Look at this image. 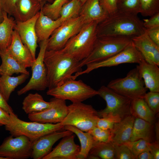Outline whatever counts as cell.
Masks as SVG:
<instances>
[{
    "instance_id": "1",
    "label": "cell",
    "mask_w": 159,
    "mask_h": 159,
    "mask_svg": "<svg viewBox=\"0 0 159 159\" xmlns=\"http://www.w3.org/2000/svg\"><path fill=\"white\" fill-rule=\"evenodd\" d=\"M44 62L47 71L48 89L73 79V74L82 70L79 66L80 62L61 50H46Z\"/></svg>"
},
{
    "instance_id": "2",
    "label": "cell",
    "mask_w": 159,
    "mask_h": 159,
    "mask_svg": "<svg viewBox=\"0 0 159 159\" xmlns=\"http://www.w3.org/2000/svg\"><path fill=\"white\" fill-rule=\"evenodd\" d=\"M143 21L138 14L117 11L98 24L97 37L119 36L132 38L144 32Z\"/></svg>"
},
{
    "instance_id": "3",
    "label": "cell",
    "mask_w": 159,
    "mask_h": 159,
    "mask_svg": "<svg viewBox=\"0 0 159 159\" xmlns=\"http://www.w3.org/2000/svg\"><path fill=\"white\" fill-rule=\"evenodd\" d=\"M98 24L93 21L85 24L61 50L79 62L86 58L91 52L97 38Z\"/></svg>"
},
{
    "instance_id": "4",
    "label": "cell",
    "mask_w": 159,
    "mask_h": 159,
    "mask_svg": "<svg viewBox=\"0 0 159 159\" xmlns=\"http://www.w3.org/2000/svg\"><path fill=\"white\" fill-rule=\"evenodd\" d=\"M132 43L131 38L119 36L97 37L93 49L86 58L80 61L82 68L87 64L101 61L120 52Z\"/></svg>"
},
{
    "instance_id": "5",
    "label": "cell",
    "mask_w": 159,
    "mask_h": 159,
    "mask_svg": "<svg viewBox=\"0 0 159 159\" xmlns=\"http://www.w3.org/2000/svg\"><path fill=\"white\" fill-rule=\"evenodd\" d=\"M10 115L11 122L5 126V128L14 137L23 135L33 142L48 134L64 130V126L61 122L52 124L28 122L19 119L14 112Z\"/></svg>"
},
{
    "instance_id": "6",
    "label": "cell",
    "mask_w": 159,
    "mask_h": 159,
    "mask_svg": "<svg viewBox=\"0 0 159 159\" xmlns=\"http://www.w3.org/2000/svg\"><path fill=\"white\" fill-rule=\"evenodd\" d=\"M67 107V114L61 122L63 125H72L85 132L96 126L100 117L98 111L91 105L78 102L72 103Z\"/></svg>"
},
{
    "instance_id": "7",
    "label": "cell",
    "mask_w": 159,
    "mask_h": 159,
    "mask_svg": "<svg viewBox=\"0 0 159 159\" xmlns=\"http://www.w3.org/2000/svg\"><path fill=\"white\" fill-rule=\"evenodd\" d=\"M47 95L72 103L82 102L96 95H98V91L92 88L82 80L70 79L61 85L48 89Z\"/></svg>"
},
{
    "instance_id": "8",
    "label": "cell",
    "mask_w": 159,
    "mask_h": 159,
    "mask_svg": "<svg viewBox=\"0 0 159 159\" xmlns=\"http://www.w3.org/2000/svg\"><path fill=\"white\" fill-rule=\"evenodd\" d=\"M107 86L131 100L143 98L148 89L137 67L129 71L125 77L112 80Z\"/></svg>"
},
{
    "instance_id": "9",
    "label": "cell",
    "mask_w": 159,
    "mask_h": 159,
    "mask_svg": "<svg viewBox=\"0 0 159 159\" xmlns=\"http://www.w3.org/2000/svg\"><path fill=\"white\" fill-rule=\"evenodd\" d=\"M98 91V95L106 103L105 109L98 111L100 118L117 116L122 120L131 115V100L118 94L107 86H102Z\"/></svg>"
},
{
    "instance_id": "10",
    "label": "cell",
    "mask_w": 159,
    "mask_h": 159,
    "mask_svg": "<svg viewBox=\"0 0 159 159\" xmlns=\"http://www.w3.org/2000/svg\"><path fill=\"white\" fill-rule=\"evenodd\" d=\"M85 24L82 17L80 15L63 22L48 39L46 50L62 49L68 41L77 34Z\"/></svg>"
},
{
    "instance_id": "11",
    "label": "cell",
    "mask_w": 159,
    "mask_h": 159,
    "mask_svg": "<svg viewBox=\"0 0 159 159\" xmlns=\"http://www.w3.org/2000/svg\"><path fill=\"white\" fill-rule=\"evenodd\" d=\"M48 39L39 42L40 50L38 56L31 67L32 77L27 84L17 92L18 95L26 93L32 90L42 91L48 87L47 71L44 62Z\"/></svg>"
},
{
    "instance_id": "12",
    "label": "cell",
    "mask_w": 159,
    "mask_h": 159,
    "mask_svg": "<svg viewBox=\"0 0 159 159\" xmlns=\"http://www.w3.org/2000/svg\"><path fill=\"white\" fill-rule=\"evenodd\" d=\"M143 59L132 43L124 49L115 55L105 59L87 64L86 68L73 76L75 80L80 75L87 74L93 70L102 67L116 66L124 63L139 64Z\"/></svg>"
},
{
    "instance_id": "13",
    "label": "cell",
    "mask_w": 159,
    "mask_h": 159,
    "mask_svg": "<svg viewBox=\"0 0 159 159\" xmlns=\"http://www.w3.org/2000/svg\"><path fill=\"white\" fill-rule=\"evenodd\" d=\"M32 142L21 135L6 137L0 145V157L7 159H25L31 158Z\"/></svg>"
},
{
    "instance_id": "14",
    "label": "cell",
    "mask_w": 159,
    "mask_h": 159,
    "mask_svg": "<svg viewBox=\"0 0 159 159\" xmlns=\"http://www.w3.org/2000/svg\"><path fill=\"white\" fill-rule=\"evenodd\" d=\"M50 101V106L45 110L39 112L28 115L31 121L42 123L55 124L61 122L66 116L68 107L65 100L54 97Z\"/></svg>"
},
{
    "instance_id": "15",
    "label": "cell",
    "mask_w": 159,
    "mask_h": 159,
    "mask_svg": "<svg viewBox=\"0 0 159 159\" xmlns=\"http://www.w3.org/2000/svg\"><path fill=\"white\" fill-rule=\"evenodd\" d=\"M73 133L68 130H62L53 132L40 137L32 142L31 158L42 159L50 152L53 145L57 141Z\"/></svg>"
},
{
    "instance_id": "16",
    "label": "cell",
    "mask_w": 159,
    "mask_h": 159,
    "mask_svg": "<svg viewBox=\"0 0 159 159\" xmlns=\"http://www.w3.org/2000/svg\"><path fill=\"white\" fill-rule=\"evenodd\" d=\"M40 12L32 18L24 21H16L14 29L18 32L23 44L30 50L34 59L37 47L38 39L35 26Z\"/></svg>"
},
{
    "instance_id": "17",
    "label": "cell",
    "mask_w": 159,
    "mask_h": 159,
    "mask_svg": "<svg viewBox=\"0 0 159 159\" xmlns=\"http://www.w3.org/2000/svg\"><path fill=\"white\" fill-rule=\"evenodd\" d=\"M132 43L147 62L159 65V46L153 41L144 32L132 37Z\"/></svg>"
},
{
    "instance_id": "18",
    "label": "cell",
    "mask_w": 159,
    "mask_h": 159,
    "mask_svg": "<svg viewBox=\"0 0 159 159\" xmlns=\"http://www.w3.org/2000/svg\"><path fill=\"white\" fill-rule=\"evenodd\" d=\"M73 134L63 138L59 143L42 159H77L80 147L75 143Z\"/></svg>"
},
{
    "instance_id": "19",
    "label": "cell",
    "mask_w": 159,
    "mask_h": 159,
    "mask_svg": "<svg viewBox=\"0 0 159 159\" xmlns=\"http://www.w3.org/2000/svg\"><path fill=\"white\" fill-rule=\"evenodd\" d=\"M7 50L10 54L26 68L31 67L35 60L30 50L23 43L18 33L15 29L11 43Z\"/></svg>"
},
{
    "instance_id": "20",
    "label": "cell",
    "mask_w": 159,
    "mask_h": 159,
    "mask_svg": "<svg viewBox=\"0 0 159 159\" xmlns=\"http://www.w3.org/2000/svg\"><path fill=\"white\" fill-rule=\"evenodd\" d=\"M44 4L37 0H18L12 16L16 21H26L39 12Z\"/></svg>"
},
{
    "instance_id": "21",
    "label": "cell",
    "mask_w": 159,
    "mask_h": 159,
    "mask_svg": "<svg viewBox=\"0 0 159 159\" xmlns=\"http://www.w3.org/2000/svg\"><path fill=\"white\" fill-rule=\"evenodd\" d=\"M135 117L129 115L115 123L111 130V142L114 145L125 144L130 141Z\"/></svg>"
},
{
    "instance_id": "22",
    "label": "cell",
    "mask_w": 159,
    "mask_h": 159,
    "mask_svg": "<svg viewBox=\"0 0 159 159\" xmlns=\"http://www.w3.org/2000/svg\"><path fill=\"white\" fill-rule=\"evenodd\" d=\"M137 67L144 81L145 87L150 91L159 92L158 66L149 63L143 59Z\"/></svg>"
},
{
    "instance_id": "23",
    "label": "cell",
    "mask_w": 159,
    "mask_h": 159,
    "mask_svg": "<svg viewBox=\"0 0 159 159\" xmlns=\"http://www.w3.org/2000/svg\"><path fill=\"white\" fill-rule=\"evenodd\" d=\"M79 15L82 17L86 24L93 21L98 24L109 15L101 6L99 0H86L82 6Z\"/></svg>"
},
{
    "instance_id": "24",
    "label": "cell",
    "mask_w": 159,
    "mask_h": 159,
    "mask_svg": "<svg viewBox=\"0 0 159 159\" xmlns=\"http://www.w3.org/2000/svg\"><path fill=\"white\" fill-rule=\"evenodd\" d=\"M63 22L60 17L53 20L44 15L41 10L35 26L38 42L48 39L54 31Z\"/></svg>"
},
{
    "instance_id": "25",
    "label": "cell",
    "mask_w": 159,
    "mask_h": 159,
    "mask_svg": "<svg viewBox=\"0 0 159 159\" xmlns=\"http://www.w3.org/2000/svg\"><path fill=\"white\" fill-rule=\"evenodd\" d=\"M2 63L0 66V74L11 76L14 73L29 74L26 68L21 65L9 53L7 49L0 51Z\"/></svg>"
},
{
    "instance_id": "26",
    "label": "cell",
    "mask_w": 159,
    "mask_h": 159,
    "mask_svg": "<svg viewBox=\"0 0 159 159\" xmlns=\"http://www.w3.org/2000/svg\"><path fill=\"white\" fill-rule=\"evenodd\" d=\"M3 19L0 23V51L6 50L11 42L16 21L3 11Z\"/></svg>"
},
{
    "instance_id": "27",
    "label": "cell",
    "mask_w": 159,
    "mask_h": 159,
    "mask_svg": "<svg viewBox=\"0 0 159 159\" xmlns=\"http://www.w3.org/2000/svg\"><path fill=\"white\" fill-rule=\"evenodd\" d=\"M64 129L70 130L75 134L80 140V149L77 159H87L90 150L96 142L92 136L89 132L83 131L71 125H64Z\"/></svg>"
},
{
    "instance_id": "28",
    "label": "cell",
    "mask_w": 159,
    "mask_h": 159,
    "mask_svg": "<svg viewBox=\"0 0 159 159\" xmlns=\"http://www.w3.org/2000/svg\"><path fill=\"white\" fill-rule=\"evenodd\" d=\"M29 74L22 73L16 77L2 75L0 77V91L5 100L8 101L11 93L19 85L29 78Z\"/></svg>"
},
{
    "instance_id": "29",
    "label": "cell",
    "mask_w": 159,
    "mask_h": 159,
    "mask_svg": "<svg viewBox=\"0 0 159 159\" xmlns=\"http://www.w3.org/2000/svg\"><path fill=\"white\" fill-rule=\"evenodd\" d=\"M130 111L131 115L135 118L142 119L151 125L155 122L156 114L150 108L143 98L132 100Z\"/></svg>"
},
{
    "instance_id": "30",
    "label": "cell",
    "mask_w": 159,
    "mask_h": 159,
    "mask_svg": "<svg viewBox=\"0 0 159 159\" xmlns=\"http://www.w3.org/2000/svg\"><path fill=\"white\" fill-rule=\"evenodd\" d=\"M51 102H47L42 96L37 93H29L24 99L22 103V108L28 115L42 111L48 108Z\"/></svg>"
},
{
    "instance_id": "31",
    "label": "cell",
    "mask_w": 159,
    "mask_h": 159,
    "mask_svg": "<svg viewBox=\"0 0 159 159\" xmlns=\"http://www.w3.org/2000/svg\"><path fill=\"white\" fill-rule=\"evenodd\" d=\"M87 158L115 159L114 144L111 142H95Z\"/></svg>"
},
{
    "instance_id": "32",
    "label": "cell",
    "mask_w": 159,
    "mask_h": 159,
    "mask_svg": "<svg viewBox=\"0 0 159 159\" xmlns=\"http://www.w3.org/2000/svg\"><path fill=\"white\" fill-rule=\"evenodd\" d=\"M151 125L148 122L140 118H135L130 141L140 139L150 142L151 140Z\"/></svg>"
},
{
    "instance_id": "33",
    "label": "cell",
    "mask_w": 159,
    "mask_h": 159,
    "mask_svg": "<svg viewBox=\"0 0 159 159\" xmlns=\"http://www.w3.org/2000/svg\"><path fill=\"white\" fill-rule=\"evenodd\" d=\"M82 5L80 0H70L64 4L60 13L62 22L79 16Z\"/></svg>"
},
{
    "instance_id": "34",
    "label": "cell",
    "mask_w": 159,
    "mask_h": 159,
    "mask_svg": "<svg viewBox=\"0 0 159 159\" xmlns=\"http://www.w3.org/2000/svg\"><path fill=\"white\" fill-rule=\"evenodd\" d=\"M70 0H54L52 3H45L41 11L45 15L53 20L60 17V13L63 6Z\"/></svg>"
},
{
    "instance_id": "35",
    "label": "cell",
    "mask_w": 159,
    "mask_h": 159,
    "mask_svg": "<svg viewBox=\"0 0 159 159\" xmlns=\"http://www.w3.org/2000/svg\"><path fill=\"white\" fill-rule=\"evenodd\" d=\"M159 12V0H140L139 13L150 17Z\"/></svg>"
},
{
    "instance_id": "36",
    "label": "cell",
    "mask_w": 159,
    "mask_h": 159,
    "mask_svg": "<svg viewBox=\"0 0 159 159\" xmlns=\"http://www.w3.org/2000/svg\"><path fill=\"white\" fill-rule=\"evenodd\" d=\"M140 0H117V11L138 14L139 13Z\"/></svg>"
},
{
    "instance_id": "37",
    "label": "cell",
    "mask_w": 159,
    "mask_h": 159,
    "mask_svg": "<svg viewBox=\"0 0 159 159\" xmlns=\"http://www.w3.org/2000/svg\"><path fill=\"white\" fill-rule=\"evenodd\" d=\"M147 142L143 139L134 141H129L125 143L130 150L134 159H136L141 153L146 151H150L148 146Z\"/></svg>"
},
{
    "instance_id": "38",
    "label": "cell",
    "mask_w": 159,
    "mask_h": 159,
    "mask_svg": "<svg viewBox=\"0 0 159 159\" xmlns=\"http://www.w3.org/2000/svg\"><path fill=\"white\" fill-rule=\"evenodd\" d=\"M88 132L96 142H111V130H103L96 126Z\"/></svg>"
},
{
    "instance_id": "39",
    "label": "cell",
    "mask_w": 159,
    "mask_h": 159,
    "mask_svg": "<svg viewBox=\"0 0 159 159\" xmlns=\"http://www.w3.org/2000/svg\"><path fill=\"white\" fill-rule=\"evenodd\" d=\"M143 99L151 110L156 114L159 111V92L150 91Z\"/></svg>"
},
{
    "instance_id": "40",
    "label": "cell",
    "mask_w": 159,
    "mask_h": 159,
    "mask_svg": "<svg viewBox=\"0 0 159 159\" xmlns=\"http://www.w3.org/2000/svg\"><path fill=\"white\" fill-rule=\"evenodd\" d=\"M121 120L117 116L100 118L97 121L96 126L103 130H111L115 123L119 122Z\"/></svg>"
},
{
    "instance_id": "41",
    "label": "cell",
    "mask_w": 159,
    "mask_h": 159,
    "mask_svg": "<svg viewBox=\"0 0 159 159\" xmlns=\"http://www.w3.org/2000/svg\"><path fill=\"white\" fill-rule=\"evenodd\" d=\"M114 145L115 159H134L130 150L125 144Z\"/></svg>"
},
{
    "instance_id": "42",
    "label": "cell",
    "mask_w": 159,
    "mask_h": 159,
    "mask_svg": "<svg viewBox=\"0 0 159 159\" xmlns=\"http://www.w3.org/2000/svg\"><path fill=\"white\" fill-rule=\"evenodd\" d=\"M99 1L102 7L109 15L117 11V0H99Z\"/></svg>"
},
{
    "instance_id": "43",
    "label": "cell",
    "mask_w": 159,
    "mask_h": 159,
    "mask_svg": "<svg viewBox=\"0 0 159 159\" xmlns=\"http://www.w3.org/2000/svg\"><path fill=\"white\" fill-rule=\"evenodd\" d=\"M143 25L145 29H151L159 27V12L150 16L149 19H144Z\"/></svg>"
},
{
    "instance_id": "44",
    "label": "cell",
    "mask_w": 159,
    "mask_h": 159,
    "mask_svg": "<svg viewBox=\"0 0 159 159\" xmlns=\"http://www.w3.org/2000/svg\"><path fill=\"white\" fill-rule=\"evenodd\" d=\"M18 0H1L2 10L9 16H12Z\"/></svg>"
},
{
    "instance_id": "45",
    "label": "cell",
    "mask_w": 159,
    "mask_h": 159,
    "mask_svg": "<svg viewBox=\"0 0 159 159\" xmlns=\"http://www.w3.org/2000/svg\"><path fill=\"white\" fill-rule=\"evenodd\" d=\"M144 31L150 39L159 46V27L151 29L145 28Z\"/></svg>"
},
{
    "instance_id": "46",
    "label": "cell",
    "mask_w": 159,
    "mask_h": 159,
    "mask_svg": "<svg viewBox=\"0 0 159 159\" xmlns=\"http://www.w3.org/2000/svg\"><path fill=\"white\" fill-rule=\"evenodd\" d=\"M11 122L10 114L0 107V126L8 125Z\"/></svg>"
},
{
    "instance_id": "47",
    "label": "cell",
    "mask_w": 159,
    "mask_h": 159,
    "mask_svg": "<svg viewBox=\"0 0 159 159\" xmlns=\"http://www.w3.org/2000/svg\"><path fill=\"white\" fill-rule=\"evenodd\" d=\"M147 145L150 152L153 156L154 159H159V142L156 141L153 143L148 142Z\"/></svg>"
},
{
    "instance_id": "48",
    "label": "cell",
    "mask_w": 159,
    "mask_h": 159,
    "mask_svg": "<svg viewBox=\"0 0 159 159\" xmlns=\"http://www.w3.org/2000/svg\"><path fill=\"white\" fill-rule=\"evenodd\" d=\"M7 102L3 97L0 91V107L10 114L14 112L12 108L8 104Z\"/></svg>"
},
{
    "instance_id": "49",
    "label": "cell",
    "mask_w": 159,
    "mask_h": 159,
    "mask_svg": "<svg viewBox=\"0 0 159 159\" xmlns=\"http://www.w3.org/2000/svg\"><path fill=\"white\" fill-rule=\"evenodd\" d=\"M136 159H154V158L150 151H146L139 154Z\"/></svg>"
},
{
    "instance_id": "50",
    "label": "cell",
    "mask_w": 159,
    "mask_h": 159,
    "mask_svg": "<svg viewBox=\"0 0 159 159\" xmlns=\"http://www.w3.org/2000/svg\"><path fill=\"white\" fill-rule=\"evenodd\" d=\"M155 130L156 132V141L159 142V124L158 122L156 124L155 127Z\"/></svg>"
},
{
    "instance_id": "51",
    "label": "cell",
    "mask_w": 159,
    "mask_h": 159,
    "mask_svg": "<svg viewBox=\"0 0 159 159\" xmlns=\"http://www.w3.org/2000/svg\"><path fill=\"white\" fill-rule=\"evenodd\" d=\"M3 11L2 10L0 0V23L3 20Z\"/></svg>"
},
{
    "instance_id": "52",
    "label": "cell",
    "mask_w": 159,
    "mask_h": 159,
    "mask_svg": "<svg viewBox=\"0 0 159 159\" xmlns=\"http://www.w3.org/2000/svg\"><path fill=\"white\" fill-rule=\"evenodd\" d=\"M41 2L44 3H45L46 2H48V3H52L54 0H37Z\"/></svg>"
},
{
    "instance_id": "53",
    "label": "cell",
    "mask_w": 159,
    "mask_h": 159,
    "mask_svg": "<svg viewBox=\"0 0 159 159\" xmlns=\"http://www.w3.org/2000/svg\"><path fill=\"white\" fill-rule=\"evenodd\" d=\"M82 3V5L84 3L86 0H80Z\"/></svg>"
},
{
    "instance_id": "54",
    "label": "cell",
    "mask_w": 159,
    "mask_h": 159,
    "mask_svg": "<svg viewBox=\"0 0 159 159\" xmlns=\"http://www.w3.org/2000/svg\"><path fill=\"white\" fill-rule=\"evenodd\" d=\"M0 159H7L6 158L0 157Z\"/></svg>"
},
{
    "instance_id": "55",
    "label": "cell",
    "mask_w": 159,
    "mask_h": 159,
    "mask_svg": "<svg viewBox=\"0 0 159 159\" xmlns=\"http://www.w3.org/2000/svg\"></svg>"
}]
</instances>
